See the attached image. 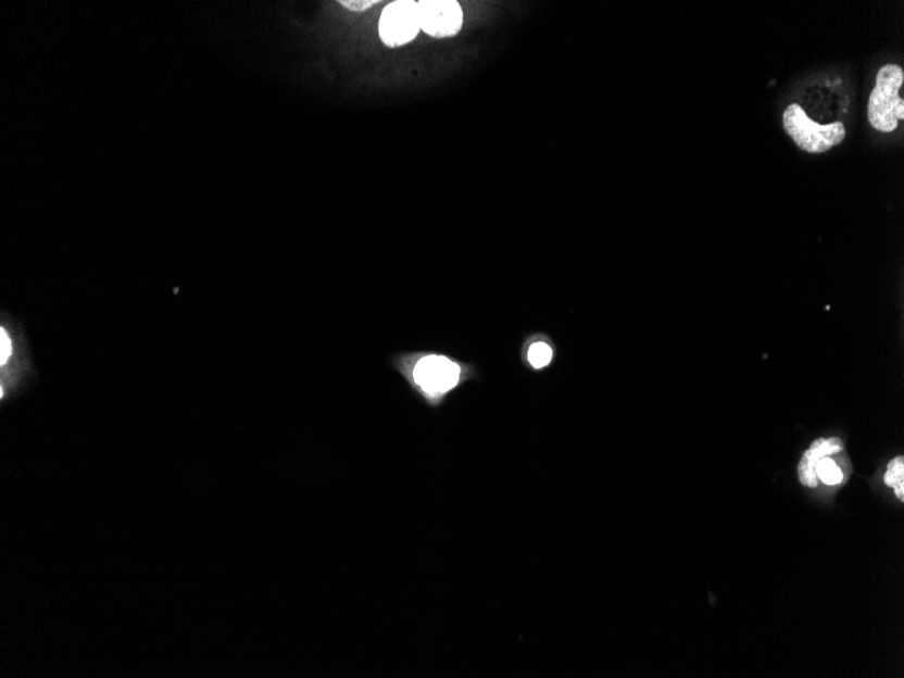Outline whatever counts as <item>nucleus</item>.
<instances>
[{"instance_id": "nucleus-10", "label": "nucleus", "mask_w": 904, "mask_h": 678, "mask_svg": "<svg viewBox=\"0 0 904 678\" xmlns=\"http://www.w3.org/2000/svg\"><path fill=\"white\" fill-rule=\"evenodd\" d=\"M553 360V351L544 343H535L528 351V361L533 368H543Z\"/></svg>"}, {"instance_id": "nucleus-5", "label": "nucleus", "mask_w": 904, "mask_h": 678, "mask_svg": "<svg viewBox=\"0 0 904 678\" xmlns=\"http://www.w3.org/2000/svg\"><path fill=\"white\" fill-rule=\"evenodd\" d=\"M420 27L418 2L399 0L386 5L379 20L380 40L389 48H400L415 40Z\"/></svg>"}, {"instance_id": "nucleus-6", "label": "nucleus", "mask_w": 904, "mask_h": 678, "mask_svg": "<svg viewBox=\"0 0 904 678\" xmlns=\"http://www.w3.org/2000/svg\"><path fill=\"white\" fill-rule=\"evenodd\" d=\"M420 27L435 38H450L461 32L463 11L455 0H422L418 2Z\"/></svg>"}, {"instance_id": "nucleus-7", "label": "nucleus", "mask_w": 904, "mask_h": 678, "mask_svg": "<svg viewBox=\"0 0 904 678\" xmlns=\"http://www.w3.org/2000/svg\"><path fill=\"white\" fill-rule=\"evenodd\" d=\"M843 451V443L838 438H820L809 445V449L804 452L801 463L798 466L799 481L803 487L815 489L819 481L817 474H815V463L820 457L838 454Z\"/></svg>"}, {"instance_id": "nucleus-9", "label": "nucleus", "mask_w": 904, "mask_h": 678, "mask_svg": "<svg viewBox=\"0 0 904 678\" xmlns=\"http://www.w3.org/2000/svg\"><path fill=\"white\" fill-rule=\"evenodd\" d=\"M884 484L895 490L896 498L904 501V457L896 456L887 466Z\"/></svg>"}, {"instance_id": "nucleus-8", "label": "nucleus", "mask_w": 904, "mask_h": 678, "mask_svg": "<svg viewBox=\"0 0 904 678\" xmlns=\"http://www.w3.org/2000/svg\"><path fill=\"white\" fill-rule=\"evenodd\" d=\"M832 455L820 457V460L815 463V474H817L818 481H823L829 487L832 485H838L843 481V472L840 466L837 465L836 461L832 460Z\"/></svg>"}, {"instance_id": "nucleus-2", "label": "nucleus", "mask_w": 904, "mask_h": 678, "mask_svg": "<svg viewBox=\"0 0 904 678\" xmlns=\"http://www.w3.org/2000/svg\"><path fill=\"white\" fill-rule=\"evenodd\" d=\"M0 395L3 401L18 393L20 386L33 373L24 332L9 318H3L0 325Z\"/></svg>"}, {"instance_id": "nucleus-3", "label": "nucleus", "mask_w": 904, "mask_h": 678, "mask_svg": "<svg viewBox=\"0 0 904 678\" xmlns=\"http://www.w3.org/2000/svg\"><path fill=\"white\" fill-rule=\"evenodd\" d=\"M782 125L795 145L808 153L828 152L831 148L840 146L846 137L845 125L815 123L798 103H792L784 110Z\"/></svg>"}, {"instance_id": "nucleus-11", "label": "nucleus", "mask_w": 904, "mask_h": 678, "mask_svg": "<svg viewBox=\"0 0 904 678\" xmlns=\"http://www.w3.org/2000/svg\"><path fill=\"white\" fill-rule=\"evenodd\" d=\"M376 3V0H341L340 2L347 10L357 11V13L372 9Z\"/></svg>"}, {"instance_id": "nucleus-1", "label": "nucleus", "mask_w": 904, "mask_h": 678, "mask_svg": "<svg viewBox=\"0 0 904 678\" xmlns=\"http://www.w3.org/2000/svg\"><path fill=\"white\" fill-rule=\"evenodd\" d=\"M389 366L434 410L443 406L467 380L478 377L476 366L431 351L400 352L390 357Z\"/></svg>"}, {"instance_id": "nucleus-4", "label": "nucleus", "mask_w": 904, "mask_h": 678, "mask_svg": "<svg viewBox=\"0 0 904 678\" xmlns=\"http://www.w3.org/2000/svg\"><path fill=\"white\" fill-rule=\"evenodd\" d=\"M904 73L900 65L887 64L876 76V85L868 102V121L881 134H892L900 126L896 110L904 103L900 96Z\"/></svg>"}]
</instances>
